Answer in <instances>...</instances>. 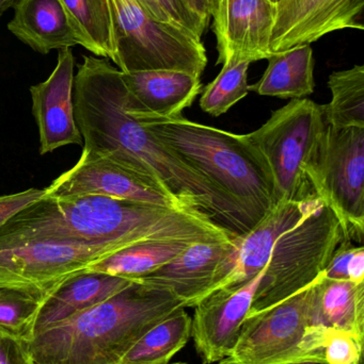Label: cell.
I'll return each mask as SVG.
<instances>
[{"instance_id":"obj_11","label":"cell","mask_w":364,"mask_h":364,"mask_svg":"<svg viewBox=\"0 0 364 364\" xmlns=\"http://www.w3.org/2000/svg\"><path fill=\"white\" fill-rule=\"evenodd\" d=\"M87 194L160 207L185 208L149 177L83 149L77 164L45 188V196Z\"/></svg>"},{"instance_id":"obj_12","label":"cell","mask_w":364,"mask_h":364,"mask_svg":"<svg viewBox=\"0 0 364 364\" xmlns=\"http://www.w3.org/2000/svg\"><path fill=\"white\" fill-rule=\"evenodd\" d=\"M323 203L316 200L278 203L254 228L243 235H237L232 252L218 267L205 297L220 289L241 286L256 277L269 263L278 239L316 211Z\"/></svg>"},{"instance_id":"obj_3","label":"cell","mask_w":364,"mask_h":364,"mask_svg":"<svg viewBox=\"0 0 364 364\" xmlns=\"http://www.w3.org/2000/svg\"><path fill=\"white\" fill-rule=\"evenodd\" d=\"M183 303L135 280L107 301L28 340L32 364H120L152 327Z\"/></svg>"},{"instance_id":"obj_38","label":"cell","mask_w":364,"mask_h":364,"mask_svg":"<svg viewBox=\"0 0 364 364\" xmlns=\"http://www.w3.org/2000/svg\"><path fill=\"white\" fill-rule=\"evenodd\" d=\"M168 364H189L186 363H168Z\"/></svg>"},{"instance_id":"obj_7","label":"cell","mask_w":364,"mask_h":364,"mask_svg":"<svg viewBox=\"0 0 364 364\" xmlns=\"http://www.w3.org/2000/svg\"><path fill=\"white\" fill-rule=\"evenodd\" d=\"M343 239L339 220L323 203L278 239L248 314L267 309L311 284Z\"/></svg>"},{"instance_id":"obj_22","label":"cell","mask_w":364,"mask_h":364,"mask_svg":"<svg viewBox=\"0 0 364 364\" xmlns=\"http://www.w3.org/2000/svg\"><path fill=\"white\" fill-rule=\"evenodd\" d=\"M318 306L325 326L364 340V282L329 279L321 274Z\"/></svg>"},{"instance_id":"obj_25","label":"cell","mask_w":364,"mask_h":364,"mask_svg":"<svg viewBox=\"0 0 364 364\" xmlns=\"http://www.w3.org/2000/svg\"><path fill=\"white\" fill-rule=\"evenodd\" d=\"M190 244L194 243L157 241L136 244L109 255L85 271L136 280L170 262Z\"/></svg>"},{"instance_id":"obj_20","label":"cell","mask_w":364,"mask_h":364,"mask_svg":"<svg viewBox=\"0 0 364 364\" xmlns=\"http://www.w3.org/2000/svg\"><path fill=\"white\" fill-rule=\"evenodd\" d=\"M8 30L32 50H51L79 45L76 32L61 0H17Z\"/></svg>"},{"instance_id":"obj_33","label":"cell","mask_w":364,"mask_h":364,"mask_svg":"<svg viewBox=\"0 0 364 364\" xmlns=\"http://www.w3.org/2000/svg\"><path fill=\"white\" fill-rule=\"evenodd\" d=\"M0 364H32L27 342L0 329Z\"/></svg>"},{"instance_id":"obj_26","label":"cell","mask_w":364,"mask_h":364,"mask_svg":"<svg viewBox=\"0 0 364 364\" xmlns=\"http://www.w3.org/2000/svg\"><path fill=\"white\" fill-rule=\"evenodd\" d=\"M329 104L322 105L327 125L336 128H364V66L333 72L329 76Z\"/></svg>"},{"instance_id":"obj_36","label":"cell","mask_w":364,"mask_h":364,"mask_svg":"<svg viewBox=\"0 0 364 364\" xmlns=\"http://www.w3.org/2000/svg\"><path fill=\"white\" fill-rule=\"evenodd\" d=\"M17 0H0V16L14 6Z\"/></svg>"},{"instance_id":"obj_37","label":"cell","mask_w":364,"mask_h":364,"mask_svg":"<svg viewBox=\"0 0 364 364\" xmlns=\"http://www.w3.org/2000/svg\"><path fill=\"white\" fill-rule=\"evenodd\" d=\"M269 1L273 2V4H277L278 2L282 1V0H269Z\"/></svg>"},{"instance_id":"obj_29","label":"cell","mask_w":364,"mask_h":364,"mask_svg":"<svg viewBox=\"0 0 364 364\" xmlns=\"http://www.w3.org/2000/svg\"><path fill=\"white\" fill-rule=\"evenodd\" d=\"M329 279L350 280L356 284L364 282V248L343 239L336 248L324 271Z\"/></svg>"},{"instance_id":"obj_8","label":"cell","mask_w":364,"mask_h":364,"mask_svg":"<svg viewBox=\"0 0 364 364\" xmlns=\"http://www.w3.org/2000/svg\"><path fill=\"white\" fill-rule=\"evenodd\" d=\"M122 73L182 70L202 76L207 64L202 40L154 18L138 0H109Z\"/></svg>"},{"instance_id":"obj_14","label":"cell","mask_w":364,"mask_h":364,"mask_svg":"<svg viewBox=\"0 0 364 364\" xmlns=\"http://www.w3.org/2000/svg\"><path fill=\"white\" fill-rule=\"evenodd\" d=\"M364 0H282L276 4L271 53L311 45L344 29L363 30Z\"/></svg>"},{"instance_id":"obj_24","label":"cell","mask_w":364,"mask_h":364,"mask_svg":"<svg viewBox=\"0 0 364 364\" xmlns=\"http://www.w3.org/2000/svg\"><path fill=\"white\" fill-rule=\"evenodd\" d=\"M190 339L192 318L179 308L145 333L120 364H168Z\"/></svg>"},{"instance_id":"obj_5","label":"cell","mask_w":364,"mask_h":364,"mask_svg":"<svg viewBox=\"0 0 364 364\" xmlns=\"http://www.w3.org/2000/svg\"><path fill=\"white\" fill-rule=\"evenodd\" d=\"M326 128L322 105L301 98L245 134L271 179L274 205L323 200L320 168Z\"/></svg>"},{"instance_id":"obj_15","label":"cell","mask_w":364,"mask_h":364,"mask_svg":"<svg viewBox=\"0 0 364 364\" xmlns=\"http://www.w3.org/2000/svg\"><path fill=\"white\" fill-rule=\"evenodd\" d=\"M74 68L72 49H60L57 64L48 78L30 87L32 113L40 134L41 155L66 145H83L73 102Z\"/></svg>"},{"instance_id":"obj_18","label":"cell","mask_w":364,"mask_h":364,"mask_svg":"<svg viewBox=\"0 0 364 364\" xmlns=\"http://www.w3.org/2000/svg\"><path fill=\"white\" fill-rule=\"evenodd\" d=\"M130 108L165 119L182 117L202 92L201 77L182 70L122 73Z\"/></svg>"},{"instance_id":"obj_4","label":"cell","mask_w":364,"mask_h":364,"mask_svg":"<svg viewBox=\"0 0 364 364\" xmlns=\"http://www.w3.org/2000/svg\"><path fill=\"white\" fill-rule=\"evenodd\" d=\"M154 136L200 173L256 226L274 207L273 186L245 134H232L183 117L165 119L130 108Z\"/></svg>"},{"instance_id":"obj_23","label":"cell","mask_w":364,"mask_h":364,"mask_svg":"<svg viewBox=\"0 0 364 364\" xmlns=\"http://www.w3.org/2000/svg\"><path fill=\"white\" fill-rule=\"evenodd\" d=\"M79 45L117 64L115 25L109 0H61Z\"/></svg>"},{"instance_id":"obj_21","label":"cell","mask_w":364,"mask_h":364,"mask_svg":"<svg viewBox=\"0 0 364 364\" xmlns=\"http://www.w3.org/2000/svg\"><path fill=\"white\" fill-rule=\"evenodd\" d=\"M260 80L249 92L281 100H301L314 92V59L311 45H301L271 53Z\"/></svg>"},{"instance_id":"obj_1","label":"cell","mask_w":364,"mask_h":364,"mask_svg":"<svg viewBox=\"0 0 364 364\" xmlns=\"http://www.w3.org/2000/svg\"><path fill=\"white\" fill-rule=\"evenodd\" d=\"M83 59L74 77L73 102L83 149L149 177L180 205L204 212L236 235L254 228L234 203L128 112L119 68L105 58Z\"/></svg>"},{"instance_id":"obj_9","label":"cell","mask_w":364,"mask_h":364,"mask_svg":"<svg viewBox=\"0 0 364 364\" xmlns=\"http://www.w3.org/2000/svg\"><path fill=\"white\" fill-rule=\"evenodd\" d=\"M117 245H68L53 242L0 244V289L19 291L44 301L71 276L109 255Z\"/></svg>"},{"instance_id":"obj_16","label":"cell","mask_w":364,"mask_h":364,"mask_svg":"<svg viewBox=\"0 0 364 364\" xmlns=\"http://www.w3.org/2000/svg\"><path fill=\"white\" fill-rule=\"evenodd\" d=\"M275 17L276 4L269 0H220L213 21L217 64L231 57L251 63L267 60Z\"/></svg>"},{"instance_id":"obj_13","label":"cell","mask_w":364,"mask_h":364,"mask_svg":"<svg viewBox=\"0 0 364 364\" xmlns=\"http://www.w3.org/2000/svg\"><path fill=\"white\" fill-rule=\"evenodd\" d=\"M266 267L246 284L220 289L194 306L192 339L204 364L220 363L236 343Z\"/></svg>"},{"instance_id":"obj_2","label":"cell","mask_w":364,"mask_h":364,"mask_svg":"<svg viewBox=\"0 0 364 364\" xmlns=\"http://www.w3.org/2000/svg\"><path fill=\"white\" fill-rule=\"evenodd\" d=\"M236 235L200 210L87 194L43 197L0 228V244L53 242L126 248L145 242L229 241Z\"/></svg>"},{"instance_id":"obj_19","label":"cell","mask_w":364,"mask_h":364,"mask_svg":"<svg viewBox=\"0 0 364 364\" xmlns=\"http://www.w3.org/2000/svg\"><path fill=\"white\" fill-rule=\"evenodd\" d=\"M134 282L96 272L83 271L71 276L43 301L34 322L33 336L107 301Z\"/></svg>"},{"instance_id":"obj_39","label":"cell","mask_w":364,"mask_h":364,"mask_svg":"<svg viewBox=\"0 0 364 364\" xmlns=\"http://www.w3.org/2000/svg\"><path fill=\"white\" fill-rule=\"evenodd\" d=\"M303 364H316V363H303Z\"/></svg>"},{"instance_id":"obj_32","label":"cell","mask_w":364,"mask_h":364,"mask_svg":"<svg viewBox=\"0 0 364 364\" xmlns=\"http://www.w3.org/2000/svg\"><path fill=\"white\" fill-rule=\"evenodd\" d=\"M160 2L173 25L202 40L207 28L188 12L182 0H160Z\"/></svg>"},{"instance_id":"obj_34","label":"cell","mask_w":364,"mask_h":364,"mask_svg":"<svg viewBox=\"0 0 364 364\" xmlns=\"http://www.w3.org/2000/svg\"><path fill=\"white\" fill-rule=\"evenodd\" d=\"M190 14L194 15L205 28L209 27L211 18H215L220 0H182Z\"/></svg>"},{"instance_id":"obj_27","label":"cell","mask_w":364,"mask_h":364,"mask_svg":"<svg viewBox=\"0 0 364 364\" xmlns=\"http://www.w3.org/2000/svg\"><path fill=\"white\" fill-rule=\"evenodd\" d=\"M251 62L231 57L222 63L218 76L203 90L200 108L217 117L228 112L249 93L248 70Z\"/></svg>"},{"instance_id":"obj_6","label":"cell","mask_w":364,"mask_h":364,"mask_svg":"<svg viewBox=\"0 0 364 364\" xmlns=\"http://www.w3.org/2000/svg\"><path fill=\"white\" fill-rule=\"evenodd\" d=\"M320 276L288 299L248 314L236 343L219 364H326L329 327L321 318Z\"/></svg>"},{"instance_id":"obj_30","label":"cell","mask_w":364,"mask_h":364,"mask_svg":"<svg viewBox=\"0 0 364 364\" xmlns=\"http://www.w3.org/2000/svg\"><path fill=\"white\" fill-rule=\"evenodd\" d=\"M364 340L339 329L328 328L325 342L326 364H363Z\"/></svg>"},{"instance_id":"obj_17","label":"cell","mask_w":364,"mask_h":364,"mask_svg":"<svg viewBox=\"0 0 364 364\" xmlns=\"http://www.w3.org/2000/svg\"><path fill=\"white\" fill-rule=\"evenodd\" d=\"M234 237L190 244L170 262L136 280L168 291L183 303L184 308H194L207 296L218 267L232 252Z\"/></svg>"},{"instance_id":"obj_10","label":"cell","mask_w":364,"mask_h":364,"mask_svg":"<svg viewBox=\"0 0 364 364\" xmlns=\"http://www.w3.org/2000/svg\"><path fill=\"white\" fill-rule=\"evenodd\" d=\"M322 199L339 220L344 239L363 243L364 128L327 125L321 160Z\"/></svg>"},{"instance_id":"obj_35","label":"cell","mask_w":364,"mask_h":364,"mask_svg":"<svg viewBox=\"0 0 364 364\" xmlns=\"http://www.w3.org/2000/svg\"><path fill=\"white\" fill-rule=\"evenodd\" d=\"M141 6L157 21H164V23H172L169 19L168 15L165 12L160 4V0H138ZM173 25V23H172Z\"/></svg>"},{"instance_id":"obj_31","label":"cell","mask_w":364,"mask_h":364,"mask_svg":"<svg viewBox=\"0 0 364 364\" xmlns=\"http://www.w3.org/2000/svg\"><path fill=\"white\" fill-rule=\"evenodd\" d=\"M45 196V188H29L23 192L0 196V228L19 212Z\"/></svg>"},{"instance_id":"obj_28","label":"cell","mask_w":364,"mask_h":364,"mask_svg":"<svg viewBox=\"0 0 364 364\" xmlns=\"http://www.w3.org/2000/svg\"><path fill=\"white\" fill-rule=\"evenodd\" d=\"M43 301L19 292L0 289V329L19 339H31L33 326Z\"/></svg>"}]
</instances>
